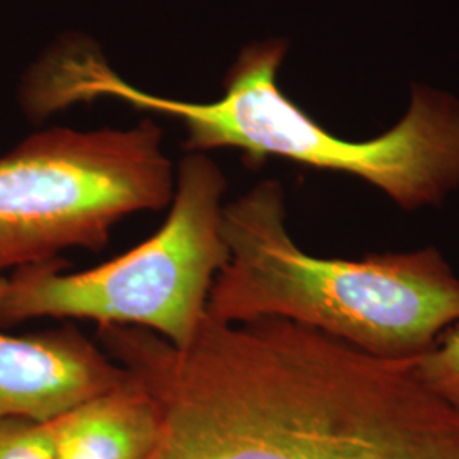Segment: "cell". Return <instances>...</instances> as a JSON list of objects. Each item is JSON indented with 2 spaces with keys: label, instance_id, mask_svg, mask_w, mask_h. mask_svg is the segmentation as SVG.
<instances>
[{
  "label": "cell",
  "instance_id": "6da1fadb",
  "mask_svg": "<svg viewBox=\"0 0 459 459\" xmlns=\"http://www.w3.org/2000/svg\"><path fill=\"white\" fill-rule=\"evenodd\" d=\"M108 356L157 403L147 459H459V411L419 375L284 318L210 315L184 347L99 327Z\"/></svg>",
  "mask_w": 459,
  "mask_h": 459
},
{
  "label": "cell",
  "instance_id": "7a4b0ae2",
  "mask_svg": "<svg viewBox=\"0 0 459 459\" xmlns=\"http://www.w3.org/2000/svg\"><path fill=\"white\" fill-rule=\"evenodd\" d=\"M286 43L247 47L230 68L223 96L212 102L160 98L121 79L99 49L70 41L49 60L43 89L51 109L111 98L136 109L179 119L186 148L196 153L233 148L250 165L278 157L342 172L383 191L403 210L441 203L459 187V100L415 87L407 115L368 140L328 132L278 85Z\"/></svg>",
  "mask_w": 459,
  "mask_h": 459
},
{
  "label": "cell",
  "instance_id": "3957f363",
  "mask_svg": "<svg viewBox=\"0 0 459 459\" xmlns=\"http://www.w3.org/2000/svg\"><path fill=\"white\" fill-rule=\"evenodd\" d=\"M229 261L208 315L284 318L381 358H417L459 322V278L437 248L359 261L315 257L286 227L282 187L261 182L223 208Z\"/></svg>",
  "mask_w": 459,
  "mask_h": 459
},
{
  "label": "cell",
  "instance_id": "277c9868",
  "mask_svg": "<svg viewBox=\"0 0 459 459\" xmlns=\"http://www.w3.org/2000/svg\"><path fill=\"white\" fill-rule=\"evenodd\" d=\"M220 167L191 152L178 170L164 225L148 240L98 267L66 273L62 259L0 278V327L36 318L138 327L189 344L208 315L214 281L229 261Z\"/></svg>",
  "mask_w": 459,
  "mask_h": 459
},
{
  "label": "cell",
  "instance_id": "5b68a950",
  "mask_svg": "<svg viewBox=\"0 0 459 459\" xmlns=\"http://www.w3.org/2000/svg\"><path fill=\"white\" fill-rule=\"evenodd\" d=\"M176 193L162 130L36 133L0 157V278L60 259L66 248L99 252L123 218L164 210Z\"/></svg>",
  "mask_w": 459,
  "mask_h": 459
},
{
  "label": "cell",
  "instance_id": "8992f818",
  "mask_svg": "<svg viewBox=\"0 0 459 459\" xmlns=\"http://www.w3.org/2000/svg\"><path fill=\"white\" fill-rule=\"evenodd\" d=\"M128 377V371L74 325L0 332V420L51 422Z\"/></svg>",
  "mask_w": 459,
  "mask_h": 459
},
{
  "label": "cell",
  "instance_id": "52a82bcc",
  "mask_svg": "<svg viewBox=\"0 0 459 459\" xmlns=\"http://www.w3.org/2000/svg\"><path fill=\"white\" fill-rule=\"evenodd\" d=\"M55 459H147L160 415L152 394L128 373L115 388L51 420Z\"/></svg>",
  "mask_w": 459,
  "mask_h": 459
},
{
  "label": "cell",
  "instance_id": "ba28073f",
  "mask_svg": "<svg viewBox=\"0 0 459 459\" xmlns=\"http://www.w3.org/2000/svg\"><path fill=\"white\" fill-rule=\"evenodd\" d=\"M417 368L427 386L459 411V322L419 356Z\"/></svg>",
  "mask_w": 459,
  "mask_h": 459
},
{
  "label": "cell",
  "instance_id": "9c48e42d",
  "mask_svg": "<svg viewBox=\"0 0 459 459\" xmlns=\"http://www.w3.org/2000/svg\"><path fill=\"white\" fill-rule=\"evenodd\" d=\"M0 459H55L51 422L0 420Z\"/></svg>",
  "mask_w": 459,
  "mask_h": 459
}]
</instances>
